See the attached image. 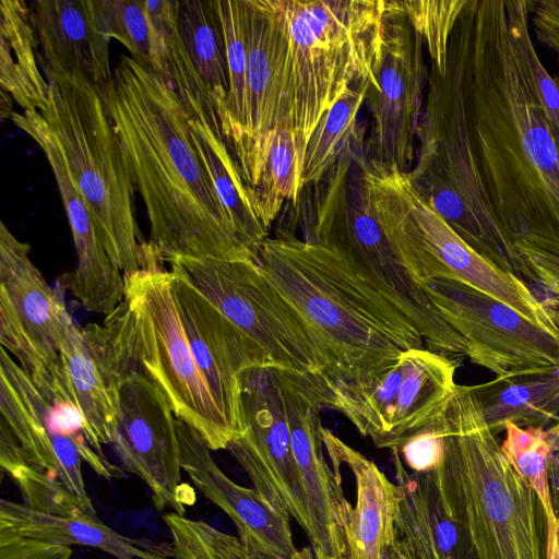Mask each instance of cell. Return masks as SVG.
Listing matches in <instances>:
<instances>
[{
  "label": "cell",
  "instance_id": "9a60e30c",
  "mask_svg": "<svg viewBox=\"0 0 559 559\" xmlns=\"http://www.w3.org/2000/svg\"><path fill=\"white\" fill-rule=\"evenodd\" d=\"M292 371L260 365L240 374L245 432L227 450L247 473L262 500L293 518L306 533L308 519L290 436Z\"/></svg>",
  "mask_w": 559,
  "mask_h": 559
},
{
  "label": "cell",
  "instance_id": "2e32d148",
  "mask_svg": "<svg viewBox=\"0 0 559 559\" xmlns=\"http://www.w3.org/2000/svg\"><path fill=\"white\" fill-rule=\"evenodd\" d=\"M29 249L0 224V344L46 394L71 399L57 347L64 301L32 262Z\"/></svg>",
  "mask_w": 559,
  "mask_h": 559
},
{
  "label": "cell",
  "instance_id": "d4e9b609",
  "mask_svg": "<svg viewBox=\"0 0 559 559\" xmlns=\"http://www.w3.org/2000/svg\"><path fill=\"white\" fill-rule=\"evenodd\" d=\"M247 23V135L240 166L253 143L273 129L280 103L287 29L282 0H243Z\"/></svg>",
  "mask_w": 559,
  "mask_h": 559
},
{
  "label": "cell",
  "instance_id": "30bf717a",
  "mask_svg": "<svg viewBox=\"0 0 559 559\" xmlns=\"http://www.w3.org/2000/svg\"><path fill=\"white\" fill-rule=\"evenodd\" d=\"M235 324L271 366L322 377L328 361L301 318L266 277L257 260H165Z\"/></svg>",
  "mask_w": 559,
  "mask_h": 559
},
{
  "label": "cell",
  "instance_id": "e0dca14e",
  "mask_svg": "<svg viewBox=\"0 0 559 559\" xmlns=\"http://www.w3.org/2000/svg\"><path fill=\"white\" fill-rule=\"evenodd\" d=\"M111 365L118 374V425L112 444L116 454L123 468L148 487L157 510L168 508L185 515L195 495L181 478L177 417L147 377Z\"/></svg>",
  "mask_w": 559,
  "mask_h": 559
},
{
  "label": "cell",
  "instance_id": "8d00e7d4",
  "mask_svg": "<svg viewBox=\"0 0 559 559\" xmlns=\"http://www.w3.org/2000/svg\"><path fill=\"white\" fill-rule=\"evenodd\" d=\"M99 29L120 41L131 57L157 70L155 32L144 0H94Z\"/></svg>",
  "mask_w": 559,
  "mask_h": 559
},
{
  "label": "cell",
  "instance_id": "52a82bcc",
  "mask_svg": "<svg viewBox=\"0 0 559 559\" xmlns=\"http://www.w3.org/2000/svg\"><path fill=\"white\" fill-rule=\"evenodd\" d=\"M364 131L342 150L318 187L302 239L343 259L416 325L430 350L460 364L462 336L436 311L372 213L366 186Z\"/></svg>",
  "mask_w": 559,
  "mask_h": 559
},
{
  "label": "cell",
  "instance_id": "83f0119b",
  "mask_svg": "<svg viewBox=\"0 0 559 559\" xmlns=\"http://www.w3.org/2000/svg\"><path fill=\"white\" fill-rule=\"evenodd\" d=\"M239 168L255 214L269 230L283 202L296 205L304 191L293 133L269 130L253 143Z\"/></svg>",
  "mask_w": 559,
  "mask_h": 559
},
{
  "label": "cell",
  "instance_id": "8fae6325",
  "mask_svg": "<svg viewBox=\"0 0 559 559\" xmlns=\"http://www.w3.org/2000/svg\"><path fill=\"white\" fill-rule=\"evenodd\" d=\"M0 412L26 461L55 476L80 509L97 515L87 495L82 464L110 480L123 475L88 443L81 413L68 397L40 390L3 348L0 350Z\"/></svg>",
  "mask_w": 559,
  "mask_h": 559
},
{
  "label": "cell",
  "instance_id": "8992f818",
  "mask_svg": "<svg viewBox=\"0 0 559 559\" xmlns=\"http://www.w3.org/2000/svg\"><path fill=\"white\" fill-rule=\"evenodd\" d=\"M43 71L49 98L35 111L57 141L110 259L124 277L162 269L160 251L138 227L134 188L102 96L83 76Z\"/></svg>",
  "mask_w": 559,
  "mask_h": 559
},
{
  "label": "cell",
  "instance_id": "cb8c5ba5",
  "mask_svg": "<svg viewBox=\"0 0 559 559\" xmlns=\"http://www.w3.org/2000/svg\"><path fill=\"white\" fill-rule=\"evenodd\" d=\"M322 438L332 467L341 473L346 465L355 479L356 503L344 526L347 559H384L396 539L400 486L330 429L322 428Z\"/></svg>",
  "mask_w": 559,
  "mask_h": 559
},
{
  "label": "cell",
  "instance_id": "6da1fadb",
  "mask_svg": "<svg viewBox=\"0 0 559 559\" xmlns=\"http://www.w3.org/2000/svg\"><path fill=\"white\" fill-rule=\"evenodd\" d=\"M528 0H467L444 73L430 67L414 168L467 207L484 257L536 277L519 249L559 255V140L530 63Z\"/></svg>",
  "mask_w": 559,
  "mask_h": 559
},
{
  "label": "cell",
  "instance_id": "4fadbf2b",
  "mask_svg": "<svg viewBox=\"0 0 559 559\" xmlns=\"http://www.w3.org/2000/svg\"><path fill=\"white\" fill-rule=\"evenodd\" d=\"M424 40L399 1H386L382 43L366 102L372 117L365 144L368 162L408 174L416 163V140L428 84Z\"/></svg>",
  "mask_w": 559,
  "mask_h": 559
},
{
  "label": "cell",
  "instance_id": "ab89813d",
  "mask_svg": "<svg viewBox=\"0 0 559 559\" xmlns=\"http://www.w3.org/2000/svg\"><path fill=\"white\" fill-rule=\"evenodd\" d=\"M437 417L395 449L405 466L413 473L428 474L443 461L444 437Z\"/></svg>",
  "mask_w": 559,
  "mask_h": 559
},
{
  "label": "cell",
  "instance_id": "ac0fdd59",
  "mask_svg": "<svg viewBox=\"0 0 559 559\" xmlns=\"http://www.w3.org/2000/svg\"><path fill=\"white\" fill-rule=\"evenodd\" d=\"M293 456L308 519L305 533L316 559L346 556L344 526L353 509L342 476L324 455L320 411L325 384L320 377L289 376Z\"/></svg>",
  "mask_w": 559,
  "mask_h": 559
},
{
  "label": "cell",
  "instance_id": "7c38bea8",
  "mask_svg": "<svg viewBox=\"0 0 559 559\" xmlns=\"http://www.w3.org/2000/svg\"><path fill=\"white\" fill-rule=\"evenodd\" d=\"M457 366L427 347L413 348L367 382L324 383V407L341 412L377 448L399 449L443 411Z\"/></svg>",
  "mask_w": 559,
  "mask_h": 559
},
{
  "label": "cell",
  "instance_id": "60d3db41",
  "mask_svg": "<svg viewBox=\"0 0 559 559\" xmlns=\"http://www.w3.org/2000/svg\"><path fill=\"white\" fill-rule=\"evenodd\" d=\"M0 559H72V549L24 536L0 524Z\"/></svg>",
  "mask_w": 559,
  "mask_h": 559
},
{
  "label": "cell",
  "instance_id": "e575fe53",
  "mask_svg": "<svg viewBox=\"0 0 559 559\" xmlns=\"http://www.w3.org/2000/svg\"><path fill=\"white\" fill-rule=\"evenodd\" d=\"M369 82L356 83L319 120L307 143L302 189L317 186L326 175L342 146L357 132V117L366 102Z\"/></svg>",
  "mask_w": 559,
  "mask_h": 559
},
{
  "label": "cell",
  "instance_id": "44dd1931",
  "mask_svg": "<svg viewBox=\"0 0 559 559\" xmlns=\"http://www.w3.org/2000/svg\"><path fill=\"white\" fill-rule=\"evenodd\" d=\"M182 471L210 501L234 522L248 551L290 559L298 550L290 518L269 507L252 488L231 480L215 463L211 449L189 425L177 418Z\"/></svg>",
  "mask_w": 559,
  "mask_h": 559
},
{
  "label": "cell",
  "instance_id": "bcb514c9",
  "mask_svg": "<svg viewBox=\"0 0 559 559\" xmlns=\"http://www.w3.org/2000/svg\"><path fill=\"white\" fill-rule=\"evenodd\" d=\"M555 559H559V556H558V558H555Z\"/></svg>",
  "mask_w": 559,
  "mask_h": 559
},
{
  "label": "cell",
  "instance_id": "7402d4cb",
  "mask_svg": "<svg viewBox=\"0 0 559 559\" xmlns=\"http://www.w3.org/2000/svg\"><path fill=\"white\" fill-rule=\"evenodd\" d=\"M63 379L82 415L86 439L103 454L112 445L118 425V374L103 344L98 324L78 326L63 304L57 331Z\"/></svg>",
  "mask_w": 559,
  "mask_h": 559
},
{
  "label": "cell",
  "instance_id": "836d02e7",
  "mask_svg": "<svg viewBox=\"0 0 559 559\" xmlns=\"http://www.w3.org/2000/svg\"><path fill=\"white\" fill-rule=\"evenodd\" d=\"M228 69V96L221 116L223 136L237 156L247 135V23L243 0H217Z\"/></svg>",
  "mask_w": 559,
  "mask_h": 559
},
{
  "label": "cell",
  "instance_id": "484cf974",
  "mask_svg": "<svg viewBox=\"0 0 559 559\" xmlns=\"http://www.w3.org/2000/svg\"><path fill=\"white\" fill-rule=\"evenodd\" d=\"M0 524L31 538L70 547L80 545L96 548L116 559H175L171 543L120 534L103 523L97 515L83 511L59 515L1 499Z\"/></svg>",
  "mask_w": 559,
  "mask_h": 559
},
{
  "label": "cell",
  "instance_id": "603a6c76",
  "mask_svg": "<svg viewBox=\"0 0 559 559\" xmlns=\"http://www.w3.org/2000/svg\"><path fill=\"white\" fill-rule=\"evenodd\" d=\"M31 11L43 70L83 76L102 96L112 79L110 38L99 29L94 0H37Z\"/></svg>",
  "mask_w": 559,
  "mask_h": 559
},
{
  "label": "cell",
  "instance_id": "ee69618b",
  "mask_svg": "<svg viewBox=\"0 0 559 559\" xmlns=\"http://www.w3.org/2000/svg\"><path fill=\"white\" fill-rule=\"evenodd\" d=\"M519 251L533 270L536 283H539L559 302V259L528 249H519Z\"/></svg>",
  "mask_w": 559,
  "mask_h": 559
},
{
  "label": "cell",
  "instance_id": "7bdbcfd3",
  "mask_svg": "<svg viewBox=\"0 0 559 559\" xmlns=\"http://www.w3.org/2000/svg\"><path fill=\"white\" fill-rule=\"evenodd\" d=\"M536 38L559 55V0H528Z\"/></svg>",
  "mask_w": 559,
  "mask_h": 559
},
{
  "label": "cell",
  "instance_id": "ffe728a7",
  "mask_svg": "<svg viewBox=\"0 0 559 559\" xmlns=\"http://www.w3.org/2000/svg\"><path fill=\"white\" fill-rule=\"evenodd\" d=\"M10 119L40 147L56 179L76 254L69 288L85 310L106 317L123 300L124 276L107 253L92 211L74 183L57 141L37 112L14 111Z\"/></svg>",
  "mask_w": 559,
  "mask_h": 559
},
{
  "label": "cell",
  "instance_id": "1f68e13d",
  "mask_svg": "<svg viewBox=\"0 0 559 559\" xmlns=\"http://www.w3.org/2000/svg\"><path fill=\"white\" fill-rule=\"evenodd\" d=\"M144 3L155 32L158 59L156 72L171 84L192 117L210 123L223 136L219 119L205 98L180 38L176 0H144Z\"/></svg>",
  "mask_w": 559,
  "mask_h": 559
},
{
  "label": "cell",
  "instance_id": "9c48e42d",
  "mask_svg": "<svg viewBox=\"0 0 559 559\" xmlns=\"http://www.w3.org/2000/svg\"><path fill=\"white\" fill-rule=\"evenodd\" d=\"M365 178L376 218L419 285L440 277L460 281L559 332L554 308L537 298L525 281L469 247L426 203L408 174L370 163Z\"/></svg>",
  "mask_w": 559,
  "mask_h": 559
},
{
  "label": "cell",
  "instance_id": "d590c367",
  "mask_svg": "<svg viewBox=\"0 0 559 559\" xmlns=\"http://www.w3.org/2000/svg\"><path fill=\"white\" fill-rule=\"evenodd\" d=\"M0 463L32 509L69 515L82 511L68 489L49 473L28 463L10 429L1 424Z\"/></svg>",
  "mask_w": 559,
  "mask_h": 559
},
{
  "label": "cell",
  "instance_id": "5b68a950",
  "mask_svg": "<svg viewBox=\"0 0 559 559\" xmlns=\"http://www.w3.org/2000/svg\"><path fill=\"white\" fill-rule=\"evenodd\" d=\"M384 0H282L287 47L273 128L294 135L299 170L320 118L356 83H374Z\"/></svg>",
  "mask_w": 559,
  "mask_h": 559
},
{
  "label": "cell",
  "instance_id": "4dcf8cb0",
  "mask_svg": "<svg viewBox=\"0 0 559 559\" xmlns=\"http://www.w3.org/2000/svg\"><path fill=\"white\" fill-rule=\"evenodd\" d=\"M176 19L205 98L221 122L229 84L217 0H176Z\"/></svg>",
  "mask_w": 559,
  "mask_h": 559
},
{
  "label": "cell",
  "instance_id": "74e56055",
  "mask_svg": "<svg viewBox=\"0 0 559 559\" xmlns=\"http://www.w3.org/2000/svg\"><path fill=\"white\" fill-rule=\"evenodd\" d=\"M175 559H273L248 551L239 537L224 533L202 520L168 512L164 515Z\"/></svg>",
  "mask_w": 559,
  "mask_h": 559
},
{
  "label": "cell",
  "instance_id": "d6986e66",
  "mask_svg": "<svg viewBox=\"0 0 559 559\" xmlns=\"http://www.w3.org/2000/svg\"><path fill=\"white\" fill-rule=\"evenodd\" d=\"M170 284L197 366L221 413L239 438L246 429L240 374L250 367L270 364L264 354L187 280L170 272Z\"/></svg>",
  "mask_w": 559,
  "mask_h": 559
},
{
  "label": "cell",
  "instance_id": "4316f807",
  "mask_svg": "<svg viewBox=\"0 0 559 559\" xmlns=\"http://www.w3.org/2000/svg\"><path fill=\"white\" fill-rule=\"evenodd\" d=\"M493 435L511 421L520 427H547L559 419V367L471 385Z\"/></svg>",
  "mask_w": 559,
  "mask_h": 559
},
{
  "label": "cell",
  "instance_id": "7a4b0ae2",
  "mask_svg": "<svg viewBox=\"0 0 559 559\" xmlns=\"http://www.w3.org/2000/svg\"><path fill=\"white\" fill-rule=\"evenodd\" d=\"M102 98L118 136L151 238L164 261L252 259L235 237L192 141L183 102L159 73L121 55Z\"/></svg>",
  "mask_w": 559,
  "mask_h": 559
},
{
  "label": "cell",
  "instance_id": "277c9868",
  "mask_svg": "<svg viewBox=\"0 0 559 559\" xmlns=\"http://www.w3.org/2000/svg\"><path fill=\"white\" fill-rule=\"evenodd\" d=\"M437 421L444 457L428 475L476 559H547L542 502L507 460L471 385L456 384Z\"/></svg>",
  "mask_w": 559,
  "mask_h": 559
},
{
  "label": "cell",
  "instance_id": "5bb4252c",
  "mask_svg": "<svg viewBox=\"0 0 559 559\" xmlns=\"http://www.w3.org/2000/svg\"><path fill=\"white\" fill-rule=\"evenodd\" d=\"M420 287L436 311L462 336L473 364L496 377L559 367V332L453 278H431Z\"/></svg>",
  "mask_w": 559,
  "mask_h": 559
},
{
  "label": "cell",
  "instance_id": "3957f363",
  "mask_svg": "<svg viewBox=\"0 0 559 559\" xmlns=\"http://www.w3.org/2000/svg\"><path fill=\"white\" fill-rule=\"evenodd\" d=\"M258 263L325 357L324 383L367 382L404 352L426 347L413 321L325 247L277 230Z\"/></svg>",
  "mask_w": 559,
  "mask_h": 559
},
{
  "label": "cell",
  "instance_id": "f1b7e54d",
  "mask_svg": "<svg viewBox=\"0 0 559 559\" xmlns=\"http://www.w3.org/2000/svg\"><path fill=\"white\" fill-rule=\"evenodd\" d=\"M32 11L22 0L0 2V87L22 110H39L49 98Z\"/></svg>",
  "mask_w": 559,
  "mask_h": 559
},
{
  "label": "cell",
  "instance_id": "d6a6232c",
  "mask_svg": "<svg viewBox=\"0 0 559 559\" xmlns=\"http://www.w3.org/2000/svg\"><path fill=\"white\" fill-rule=\"evenodd\" d=\"M500 444L509 463L542 502L547 524V539L559 534L549 487V471L559 453V419L551 427H520L508 421Z\"/></svg>",
  "mask_w": 559,
  "mask_h": 559
},
{
  "label": "cell",
  "instance_id": "ba28073f",
  "mask_svg": "<svg viewBox=\"0 0 559 559\" xmlns=\"http://www.w3.org/2000/svg\"><path fill=\"white\" fill-rule=\"evenodd\" d=\"M99 333L114 365L138 370L163 393L175 416L207 447L227 450L237 438L199 370L171 292L170 272L124 277V297Z\"/></svg>",
  "mask_w": 559,
  "mask_h": 559
},
{
  "label": "cell",
  "instance_id": "b9f144b4",
  "mask_svg": "<svg viewBox=\"0 0 559 559\" xmlns=\"http://www.w3.org/2000/svg\"><path fill=\"white\" fill-rule=\"evenodd\" d=\"M530 63L538 100L559 140V69L551 74L538 57L534 45L530 48Z\"/></svg>",
  "mask_w": 559,
  "mask_h": 559
},
{
  "label": "cell",
  "instance_id": "f6af8a7d",
  "mask_svg": "<svg viewBox=\"0 0 559 559\" xmlns=\"http://www.w3.org/2000/svg\"><path fill=\"white\" fill-rule=\"evenodd\" d=\"M555 312H556V317H557V322L559 324V310L555 309Z\"/></svg>",
  "mask_w": 559,
  "mask_h": 559
},
{
  "label": "cell",
  "instance_id": "f546056e",
  "mask_svg": "<svg viewBox=\"0 0 559 559\" xmlns=\"http://www.w3.org/2000/svg\"><path fill=\"white\" fill-rule=\"evenodd\" d=\"M192 141L238 241L258 257L269 230L258 218L239 165L225 139L210 123L191 116Z\"/></svg>",
  "mask_w": 559,
  "mask_h": 559
},
{
  "label": "cell",
  "instance_id": "f35d334b",
  "mask_svg": "<svg viewBox=\"0 0 559 559\" xmlns=\"http://www.w3.org/2000/svg\"><path fill=\"white\" fill-rule=\"evenodd\" d=\"M467 0L399 1L413 27L421 36L430 67L444 73L449 41Z\"/></svg>",
  "mask_w": 559,
  "mask_h": 559
}]
</instances>
